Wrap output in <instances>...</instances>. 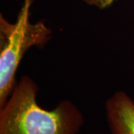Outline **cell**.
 <instances>
[{
  "label": "cell",
  "instance_id": "6da1fadb",
  "mask_svg": "<svg viewBox=\"0 0 134 134\" xmlns=\"http://www.w3.org/2000/svg\"><path fill=\"white\" fill-rule=\"evenodd\" d=\"M38 86L27 75L15 86L0 108V134H77L84 119L70 100L60 101L53 110L37 102Z\"/></svg>",
  "mask_w": 134,
  "mask_h": 134
},
{
  "label": "cell",
  "instance_id": "7a4b0ae2",
  "mask_svg": "<svg viewBox=\"0 0 134 134\" xmlns=\"http://www.w3.org/2000/svg\"><path fill=\"white\" fill-rule=\"evenodd\" d=\"M33 2L23 0L14 23L0 15V108L16 84V71L25 52L33 46L42 48L51 38L52 30L43 22L30 20Z\"/></svg>",
  "mask_w": 134,
  "mask_h": 134
},
{
  "label": "cell",
  "instance_id": "3957f363",
  "mask_svg": "<svg viewBox=\"0 0 134 134\" xmlns=\"http://www.w3.org/2000/svg\"><path fill=\"white\" fill-rule=\"evenodd\" d=\"M111 134H134V100L123 91L116 92L105 104Z\"/></svg>",
  "mask_w": 134,
  "mask_h": 134
},
{
  "label": "cell",
  "instance_id": "277c9868",
  "mask_svg": "<svg viewBox=\"0 0 134 134\" xmlns=\"http://www.w3.org/2000/svg\"><path fill=\"white\" fill-rule=\"evenodd\" d=\"M87 5L96 7L98 9H106L119 0H82Z\"/></svg>",
  "mask_w": 134,
  "mask_h": 134
}]
</instances>
